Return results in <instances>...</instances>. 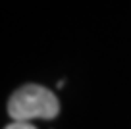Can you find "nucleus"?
Listing matches in <instances>:
<instances>
[{"label":"nucleus","mask_w":131,"mask_h":129,"mask_svg":"<svg viewBox=\"0 0 131 129\" xmlns=\"http://www.w3.org/2000/svg\"><path fill=\"white\" fill-rule=\"evenodd\" d=\"M60 112L58 98L52 91L41 85H23L10 96L8 114L14 121L29 120H52Z\"/></svg>","instance_id":"1"},{"label":"nucleus","mask_w":131,"mask_h":129,"mask_svg":"<svg viewBox=\"0 0 131 129\" xmlns=\"http://www.w3.org/2000/svg\"><path fill=\"white\" fill-rule=\"evenodd\" d=\"M4 129H37L35 125H31L29 121H12L10 125H6Z\"/></svg>","instance_id":"2"}]
</instances>
